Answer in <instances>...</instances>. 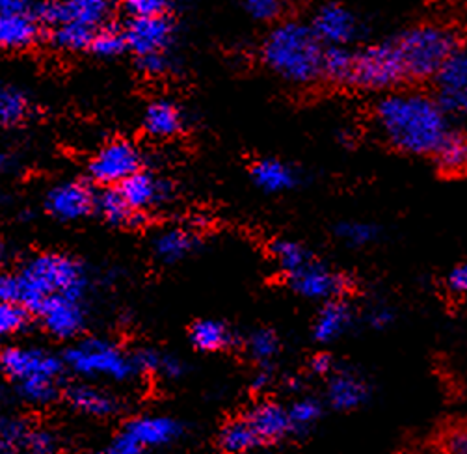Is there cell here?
<instances>
[{
  "label": "cell",
  "instance_id": "db71d44e",
  "mask_svg": "<svg viewBox=\"0 0 467 454\" xmlns=\"http://www.w3.org/2000/svg\"><path fill=\"white\" fill-rule=\"evenodd\" d=\"M268 384H270V375H268V371H261V373L255 377V380H254V389L263 391V389L268 387Z\"/></svg>",
  "mask_w": 467,
  "mask_h": 454
},
{
  "label": "cell",
  "instance_id": "b9f144b4",
  "mask_svg": "<svg viewBox=\"0 0 467 454\" xmlns=\"http://www.w3.org/2000/svg\"><path fill=\"white\" fill-rule=\"evenodd\" d=\"M0 302L21 305V280L19 274H0Z\"/></svg>",
  "mask_w": 467,
  "mask_h": 454
},
{
  "label": "cell",
  "instance_id": "f5cc1de1",
  "mask_svg": "<svg viewBox=\"0 0 467 454\" xmlns=\"http://www.w3.org/2000/svg\"><path fill=\"white\" fill-rule=\"evenodd\" d=\"M445 447H447L451 452H462V454H465V452H467V432H465V430H458V432L451 434V436L447 438Z\"/></svg>",
  "mask_w": 467,
  "mask_h": 454
},
{
  "label": "cell",
  "instance_id": "8992f818",
  "mask_svg": "<svg viewBox=\"0 0 467 454\" xmlns=\"http://www.w3.org/2000/svg\"><path fill=\"white\" fill-rule=\"evenodd\" d=\"M67 366L86 377H110L114 380H127L138 369L134 359L123 354L116 345L101 339H88L66 354Z\"/></svg>",
  "mask_w": 467,
  "mask_h": 454
},
{
  "label": "cell",
  "instance_id": "c3c4849f",
  "mask_svg": "<svg viewBox=\"0 0 467 454\" xmlns=\"http://www.w3.org/2000/svg\"><path fill=\"white\" fill-rule=\"evenodd\" d=\"M367 321L375 330H386L393 323V311L389 307H375L368 313Z\"/></svg>",
  "mask_w": 467,
  "mask_h": 454
},
{
  "label": "cell",
  "instance_id": "681fc988",
  "mask_svg": "<svg viewBox=\"0 0 467 454\" xmlns=\"http://www.w3.org/2000/svg\"><path fill=\"white\" fill-rule=\"evenodd\" d=\"M311 371L318 377H326V375H332L334 371V359L328 354H317L311 359Z\"/></svg>",
  "mask_w": 467,
  "mask_h": 454
},
{
  "label": "cell",
  "instance_id": "1f68e13d",
  "mask_svg": "<svg viewBox=\"0 0 467 454\" xmlns=\"http://www.w3.org/2000/svg\"><path fill=\"white\" fill-rule=\"evenodd\" d=\"M89 49L98 57H118L127 49L125 34L116 26H99L93 32Z\"/></svg>",
  "mask_w": 467,
  "mask_h": 454
},
{
  "label": "cell",
  "instance_id": "83f0119b",
  "mask_svg": "<svg viewBox=\"0 0 467 454\" xmlns=\"http://www.w3.org/2000/svg\"><path fill=\"white\" fill-rule=\"evenodd\" d=\"M191 341L203 352H218L231 345L233 334L218 321H200L191 330Z\"/></svg>",
  "mask_w": 467,
  "mask_h": 454
},
{
  "label": "cell",
  "instance_id": "d6a6232c",
  "mask_svg": "<svg viewBox=\"0 0 467 454\" xmlns=\"http://www.w3.org/2000/svg\"><path fill=\"white\" fill-rule=\"evenodd\" d=\"M28 110L25 96L16 88L0 86V125L19 123Z\"/></svg>",
  "mask_w": 467,
  "mask_h": 454
},
{
  "label": "cell",
  "instance_id": "ffe728a7",
  "mask_svg": "<svg viewBox=\"0 0 467 454\" xmlns=\"http://www.w3.org/2000/svg\"><path fill=\"white\" fill-rule=\"evenodd\" d=\"M252 179L261 191L268 194H282L296 187L298 175L282 160L263 159L252 166Z\"/></svg>",
  "mask_w": 467,
  "mask_h": 454
},
{
  "label": "cell",
  "instance_id": "7dc6e473",
  "mask_svg": "<svg viewBox=\"0 0 467 454\" xmlns=\"http://www.w3.org/2000/svg\"><path fill=\"white\" fill-rule=\"evenodd\" d=\"M447 284H449L451 291H454L458 294H465L467 293V263L458 264L456 268L451 270V274L447 278Z\"/></svg>",
  "mask_w": 467,
  "mask_h": 454
},
{
  "label": "cell",
  "instance_id": "5bb4252c",
  "mask_svg": "<svg viewBox=\"0 0 467 454\" xmlns=\"http://www.w3.org/2000/svg\"><path fill=\"white\" fill-rule=\"evenodd\" d=\"M77 300L78 298L67 294H53L43 300L37 313L41 315L45 328L53 335L67 339L82 330L84 313Z\"/></svg>",
  "mask_w": 467,
  "mask_h": 454
},
{
  "label": "cell",
  "instance_id": "4316f807",
  "mask_svg": "<svg viewBox=\"0 0 467 454\" xmlns=\"http://www.w3.org/2000/svg\"><path fill=\"white\" fill-rule=\"evenodd\" d=\"M218 443L227 452H246L263 445L261 438L246 418L231 421L227 427H223Z\"/></svg>",
  "mask_w": 467,
  "mask_h": 454
},
{
  "label": "cell",
  "instance_id": "d4e9b609",
  "mask_svg": "<svg viewBox=\"0 0 467 454\" xmlns=\"http://www.w3.org/2000/svg\"><path fill=\"white\" fill-rule=\"evenodd\" d=\"M67 398L69 402L77 408V410L89 414V416H98V418H105L116 412V400L89 386H73L67 391Z\"/></svg>",
  "mask_w": 467,
  "mask_h": 454
},
{
  "label": "cell",
  "instance_id": "60d3db41",
  "mask_svg": "<svg viewBox=\"0 0 467 454\" xmlns=\"http://www.w3.org/2000/svg\"><path fill=\"white\" fill-rule=\"evenodd\" d=\"M121 5L130 17L166 15L170 10V0H121Z\"/></svg>",
  "mask_w": 467,
  "mask_h": 454
},
{
  "label": "cell",
  "instance_id": "e0dca14e",
  "mask_svg": "<svg viewBox=\"0 0 467 454\" xmlns=\"http://www.w3.org/2000/svg\"><path fill=\"white\" fill-rule=\"evenodd\" d=\"M96 196L84 183H64L47 198L49 211L62 220H78L96 207Z\"/></svg>",
  "mask_w": 467,
  "mask_h": 454
},
{
  "label": "cell",
  "instance_id": "f907efd6",
  "mask_svg": "<svg viewBox=\"0 0 467 454\" xmlns=\"http://www.w3.org/2000/svg\"><path fill=\"white\" fill-rule=\"evenodd\" d=\"M164 377L168 378H179L184 371L182 363L177 359V357H171V356H166L161 359V369H159Z\"/></svg>",
  "mask_w": 467,
  "mask_h": 454
},
{
  "label": "cell",
  "instance_id": "30bf717a",
  "mask_svg": "<svg viewBox=\"0 0 467 454\" xmlns=\"http://www.w3.org/2000/svg\"><path fill=\"white\" fill-rule=\"evenodd\" d=\"M0 371L6 377L23 382L28 378H57L62 371L60 361L37 348L10 346L0 352Z\"/></svg>",
  "mask_w": 467,
  "mask_h": 454
},
{
  "label": "cell",
  "instance_id": "f1b7e54d",
  "mask_svg": "<svg viewBox=\"0 0 467 454\" xmlns=\"http://www.w3.org/2000/svg\"><path fill=\"white\" fill-rule=\"evenodd\" d=\"M194 237L184 230H168L155 239V253L164 263L184 259L194 250Z\"/></svg>",
  "mask_w": 467,
  "mask_h": 454
},
{
  "label": "cell",
  "instance_id": "d590c367",
  "mask_svg": "<svg viewBox=\"0 0 467 454\" xmlns=\"http://www.w3.org/2000/svg\"><path fill=\"white\" fill-rule=\"evenodd\" d=\"M336 233L343 242H347L348 246H354V248L370 244L379 235L377 227L367 223V222H343L337 225Z\"/></svg>",
  "mask_w": 467,
  "mask_h": 454
},
{
  "label": "cell",
  "instance_id": "cb8c5ba5",
  "mask_svg": "<svg viewBox=\"0 0 467 454\" xmlns=\"http://www.w3.org/2000/svg\"><path fill=\"white\" fill-rule=\"evenodd\" d=\"M432 155L443 173H467V134L449 130Z\"/></svg>",
  "mask_w": 467,
  "mask_h": 454
},
{
  "label": "cell",
  "instance_id": "9f6ffc18",
  "mask_svg": "<svg viewBox=\"0 0 467 454\" xmlns=\"http://www.w3.org/2000/svg\"><path fill=\"white\" fill-rule=\"evenodd\" d=\"M0 257H3V248H0Z\"/></svg>",
  "mask_w": 467,
  "mask_h": 454
},
{
  "label": "cell",
  "instance_id": "6f0895ef",
  "mask_svg": "<svg viewBox=\"0 0 467 454\" xmlns=\"http://www.w3.org/2000/svg\"><path fill=\"white\" fill-rule=\"evenodd\" d=\"M0 450H3V445H0Z\"/></svg>",
  "mask_w": 467,
  "mask_h": 454
},
{
  "label": "cell",
  "instance_id": "52a82bcc",
  "mask_svg": "<svg viewBox=\"0 0 467 454\" xmlns=\"http://www.w3.org/2000/svg\"><path fill=\"white\" fill-rule=\"evenodd\" d=\"M114 10V0H45L37 5V19L58 25V23H78L98 30L107 23Z\"/></svg>",
  "mask_w": 467,
  "mask_h": 454
},
{
  "label": "cell",
  "instance_id": "5b68a950",
  "mask_svg": "<svg viewBox=\"0 0 467 454\" xmlns=\"http://www.w3.org/2000/svg\"><path fill=\"white\" fill-rule=\"evenodd\" d=\"M404 78L406 75L395 41L368 45L359 53H354L348 84L370 89V92H384V89L395 88Z\"/></svg>",
  "mask_w": 467,
  "mask_h": 454
},
{
  "label": "cell",
  "instance_id": "f35d334b",
  "mask_svg": "<svg viewBox=\"0 0 467 454\" xmlns=\"http://www.w3.org/2000/svg\"><path fill=\"white\" fill-rule=\"evenodd\" d=\"M19 389L26 400L36 402V404H47L57 397L55 378H45V377L28 378V380L19 382Z\"/></svg>",
  "mask_w": 467,
  "mask_h": 454
},
{
  "label": "cell",
  "instance_id": "ba28073f",
  "mask_svg": "<svg viewBox=\"0 0 467 454\" xmlns=\"http://www.w3.org/2000/svg\"><path fill=\"white\" fill-rule=\"evenodd\" d=\"M436 101L447 116L467 118V47H458L434 77Z\"/></svg>",
  "mask_w": 467,
  "mask_h": 454
},
{
  "label": "cell",
  "instance_id": "836d02e7",
  "mask_svg": "<svg viewBox=\"0 0 467 454\" xmlns=\"http://www.w3.org/2000/svg\"><path fill=\"white\" fill-rule=\"evenodd\" d=\"M239 3L252 19L263 23L277 21L289 8V0H239Z\"/></svg>",
  "mask_w": 467,
  "mask_h": 454
},
{
  "label": "cell",
  "instance_id": "484cf974",
  "mask_svg": "<svg viewBox=\"0 0 467 454\" xmlns=\"http://www.w3.org/2000/svg\"><path fill=\"white\" fill-rule=\"evenodd\" d=\"M352 66H354V53L348 51L347 45H330V47H324V53H322L320 77L328 78L330 82L348 84Z\"/></svg>",
  "mask_w": 467,
  "mask_h": 454
},
{
  "label": "cell",
  "instance_id": "9a60e30c",
  "mask_svg": "<svg viewBox=\"0 0 467 454\" xmlns=\"http://www.w3.org/2000/svg\"><path fill=\"white\" fill-rule=\"evenodd\" d=\"M246 419L261 438L263 445L265 443H274V441H282L285 436L295 432L293 421L289 416L287 408L282 404L265 400L255 404L252 410L248 412Z\"/></svg>",
  "mask_w": 467,
  "mask_h": 454
},
{
  "label": "cell",
  "instance_id": "6da1fadb",
  "mask_svg": "<svg viewBox=\"0 0 467 454\" xmlns=\"http://www.w3.org/2000/svg\"><path fill=\"white\" fill-rule=\"evenodd\" d=\"M382 139L408 155H432L449 132V116L436 98L421 92H391L375 112Z\"/></svg>",
  "mask_w": 467,
  "mask_h": 454
},
{
  "label": "cell",
  "instance_id": "f546056e",
  "mask_svg": "<svg viewBox=\"0 0 467 454\" xmlns=\"http://www.w3.org/2000/svg\"><path fill=\"white\" fill-rule=\"evenodd\" d=\"M270 253L274 263L282 268L285 274H293V272L300 270L311 261L309 252L300 242H295L289 239L274 241L270 244Z\"/></svg>",
  "mask_w": 467,
  "mask_h": 454
},
{
  "label": "cell",
  "instance_id": "ee69618b",
  "mask_svg": "<svg viewBox=\"0 0 467 454\" xmlns=\"http://www.w3.org/2000/svg\"><path fill=\"white\" fill-rule=\"evenodd\" d=\"M25 445L34 452H51L55 450V439L47 432H28L25 438Z\"/></svg>",
  "mask_w": 467,
  "mask_h": 454
},
{
  "label": "cell",
  "instance_id": "ac0fdd59",
  "mask_svg": "<svg viewBox=\"0 0 467 454\" xmlns=\"http://www.w3.org/2000/svg\"><path fill=\"white\" fill-rule=\"evenodd\" d=\"M352 323V311L347 302L341 298L326 300L322 309L318 311L315 325H313V337L318 343H332L339 339Z\"/></svg>",
  "mask_w": 467,
  "mask_h": 454
},
{
  "label": "cell",
  "instance_id": "7bdbcfd3",
  "mask_svg": "<svg viewBox=\"0 0 467 454\" xmlns=\"http://www.w3.org/2000/svg\"><path fill=\"white\" fill-rule=\"evenodd\" d=\"M168 67H170V62H168V57L164 55V51L140 57V69H142L148 75H151V77L164 75L168 71Z\"/></svg>",
  "mask_w": 467,
  "mask_h": 454
},
{
  "label": "cell",
  "instance_id": "9c48e42d",
  "mask_svg": "<svg viewBox=\"0 0 467 454\" xmlns=\"http://www.w3.org/2000/svg\"><path fill=\"white\" fill-rule=\"evenodd\" d=\"M311 30L324 47L330 45H348L359 32L356 14L341 0H324L309 21Z\"/></svg>",
  "mask_w": 467,
  "mask_h": 454
},
{
  "label": "cell",
  "instance_id": "4fadbf2b",
  "mask_svg": "<svg viewBox=\"0 0 467 454\" xmlns=\"http://www.w3.org/2000/svg\"><path fill=\"white\" fill-rule=\"evenodd\" d=\"M142 157L129 142H114L103 148L89 164L91 177L103 185H119L121 181L140 170Z\"/></svg>",
  "mask_w": 467,
  "mask_h": 454
},
{
  "label": "cell",
  "instance_id": "8fae6325",
  "mask_svg": "<svg viewBox=\"0 0 467 454\" xmlns=\"http://www.w3.org/2000/svg\"><path fill=\"white\" fill-rule=\"evenodd\" d=\"M289 285L295 293L309 300H332L341 298L348 291V280L337 272L317 263H307L300 270L287 274Z\"/></svg>",
  "mask_w": 467,
  "mask_h": 454
},
{
  "label": "cell",
  "instance_id": "44dd1931",
  "mask_svg": "<svg viewBox=\"0 0 467 454\" xmlns=\"http://www.w3.org/2000/svg\"><path fill=\"white\" fill-rule=\"evenodd\" d=\"M127 432L140 447L151 449L171 443L181 434V427L170 418H142L132 421L127 427Z\"/></svg>",
  "mask_w": 467,
  "mask_h": 454
},
{
  "label": "cell",
  "instance_id": "bcb514c9",
  "mask_svg": "<svg viewBox=\"0 0 467 454\" xmlns=\"http://www.w3.org/2000/svg\"><path fill=\"white\" fill-rule=\"evenodd\" d=\"M110 450H112V452H118V454H136V452H142L144 449L140 447V445L136 443V439L125 430L123 434H119V436L112 441Z\"/></svg>",
  "mask_w": 467,
  "mask_h": 454
},
{
  "label": "cell",
  "instance_id": "f6af8a7d",
  "mask_svg": "<svg viewBox=\"0 0 467 454\" xmlns=\"http://www.w3.org/2000/svg\"><path fill=\"white\" fill-rule=\"evenodd\" d=\"M132 359H134V366L138 371L155 373L161 369L162 356H159L155 350H142V352H138Z\"/></svg>",
  "mask_w": 467,
  "mask_h": 454
},
{
  "label": "cell",
  "instance_id": "7c38bea8",
  "mask_svg": "<svg viewBox=\"0 0 467 454\" xmlns=\"http://www.w3.org/2000/svg\"><path fill=\"white\" fill-rule=\"evenodd\" d=\"M173 23L168 15L130 17L123 28L127 47L138 57L166 51L173 39Z\"/></svg>",
  "mask_w": 467,
  "mask_h": 454
},
{
  "label": "cell",
  "instance_id": "7402d4cb",
  "mask_svg": "<svg viewBox=\"0 0 467 454\" xmlns=\"http://www.w3.org/2000/svg\"><path fill=\"white\" fill-rule=\"evenodd\" d=\"M367 398H368V387L359 377L348 371L332 375L328 384V400L336 410H341V412L356 410V408H359Z\"/></svg>",
  "mask_w": 467,
  "mask_h": 454
},
{
  "label": "cell",
  "instance_id": "7a4b0ae2",
  "mask_svg": "<svg viewBox=\"0 0 467 454\" xmlns=\"http://www.w3.org/2000/svg\"><path fill=\"white\" fill-rule=\"evenodd\" d=\"M324 45L309 25L284 21L275 25L261 45L265 66L295 84H311L320 77Z\"/></svg>",
  "mask_w": 467,
  "mask_h": 454
},
{
  "label": "cell",
  "instance_id": "ab89813d",
  "mask_svg": "<svg viewBox=\"0 0 467 454\" xmlns=\"http://www.w3.org/2000/svg\"><path fill=\"white\" fill-rule=\"evenodd\" d=\"M26 325V311L19 304L0 302V337L17 334Z\"/></svg>",
  "mask_w": 467,
  "mask_h": 454
},
{
  "label": "cell",
  "instance_id": "e575fe53",
  "mask_svg": "<svg viewBox=\"0 0 467 454\" xmlns=\"http://www.w3.org/2000/svg\"><path fill=\"white\" fill-rule=\"evenodd\" d=\"M279 352V339L272 330H257L248 337V354L257 361L266 366Z\"/></svg>",
  "mask_w": 467,
  "mask_h": 454
},
{
  "label": "cell",
  "instance_id": "8d00e7d4",
  "mask_svg": "<svg viewBox=\"0 0 467 454\" xmlns=\"http://www.w3.org/2000/svg\"><path fill=\"white\" fill-rule=\"evenodd\" d=\"M96 207L101 211V214L114 223L129 222L132 216V209L127 205L119 191H107L96 200Z\"/></svg>",
  "mask_w": 467,
  "mask_h": 454
},
{
  "label": "cell",
  "instance_id": "74e56055",
  "mask_svg": "<svg viewBox=\"0 0 467 454\" xmlns=\"http://www.w3.org/2000/svg\"><path fill=\"white\" fill-rule=\"evenodd\" d=\"M320 414H322V406L315 398H302L289 408L293 428L298 432L311 428L318 421Z\"/></svg>",
  "mask_w": 467,
  "mask_h": 454
},
{
  "label": "cell",
  "instance_id": "11a10c76",
  "mask_svg": "<svg viewBox=\"0 0 467 454\" xmlns=\"http://www.w3.org/2000/svg\"><path fill=\"white\" fill-rule=\"evenodd\" d=\"M6 164H8V159H6V155L0 153V171H3V170L6 168Z\"/></svg>",
  "mask_w": 467,
  "mask_h": 454
},
{
  "label": "cell",
  "instance_id": "3957f363",
  "mask_svg": "<svg viewBox=\"0 0 467 454\" xmlns=\"http://www.w3.org/2000/svg\"><path fill=\"white\" fill-rule=\"evenodd\" d=\"M19 280L21 305L32 311H37L43 300L53 294L78 298L86 285L80 264L58 253H45L30 259L21 270Z\"/></svg>",
  "mask_w": 467,
  "mask_h": 454
},
{
  "label": "cell",
  "instance_id": "277c9868",
  "mask_svg": "<svg viewBox=\"0 0 467 454\" xmlns=\"http://www.w3.org/2000/svg\"><path fill=\"white\" fill-rule=\"evenodd\" d=\"M397 51L406 78H434L449 57L460 47L458 36L440 25H419L406 30L397 41Z\"/></svg>",
  "mask_w": 467,
  "mask_h": 454
},
{
  "label": "cell",
  "instance_id": "603a6c76",
  "mask_svg": "<svg viewBox=\"0 0 467 454\" xmlns=\"http://www.w3.org/2000/svg\"><path fill=\"white\" fill-rule=\"evenodd\" d=\"M184 127L181 110L170 101H155L148 107L144 116V129L155 139H171Z\"/></svg>",
  "mask_w": 467,
  "mask_h": 454
},
{
  "label": "cell",
  "instance_id": "816d5d0a",
  "mask_svg": "<svg viewBox=\"0 0 467 454\" xmlns=\"http://www.w3.org/2000/svg\"><path fill=\"white\" fill-rule=\"evenodd\" d=\"M30 0H0V14H30Z\"/></svg>",
  "mask_w": 467,
  "mask_h": 454
},
{
  "label": "cell",
  "instance_id": "d6986e66",
  "mask_svg": "<svg viewBox=\"0 0 467 454\" xmlns=\"http://www.w3.org/2000/svg\"><path fill=\"white\" fill-rule=\"evenodd\" d=\"M39 37V25L30 14H0V47L26 49Z\"/></svg>",
  "mask_w": 467,
  "mask_h": 454
},
{
  "label": "cell",
  "instance_id": "2e32d148",
  "mask_svg": "<svg viewBox=\"0 0 467 454\" xmlns=\"http://www.w3.org/2000/svg\"><path fill=\"white\" fill-rule=\"evenodd\" d=\"M118 191L132 211L150 209L164 201L168 196V187L162 183V181L155 179L151 173L140 171V170L125 177L118 185Z\"/></svg>",
  "mask_w": 467,
  "mask_h": 454
},
{
  "label": "cell",
  "instance_id": "4dcf8cb0",
  "mask_svg": "<svg viewBox=\"0 0 467 454\" xmlns=\"http://www.w3.org/2000/svg\"><path fill=\"white\" fill-rule=\"evenodd\" d=\"M93 28L78 23H58L53 30V43L66 51H82L89 49L93 37Z\"/></svg>",
  "mask_w": 467,
  "mask_h": 454
}]
</instances>
